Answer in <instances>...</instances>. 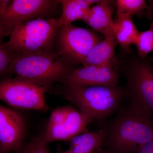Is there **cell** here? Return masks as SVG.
Wrapping results in <instances>:
<instances>
[{
    "label": "cell",
    "instance_id": "cell-24",
    "mask_svg": "<svg viewBox=\"0 0 153 153\" xmlns=\"http://www.w3.org/2000/svg\"><path fill=\"white\" fill-rule=\"evenodd\" d=\"M57 153H71L69 152V151L67 150V151H64L61 148L59 147L58 149L57 150Z\"/></svg>",
    "mask_w": 153,
    "mask_h": 153
},
{
    "label": "cell",
    "instance_id": "cell-25",
    "mask_svg": "<svg viewBox=\"0 0 153 153\" xmlns=\"http://www.w3.org/2000/svg\"><path fill=\"white\" fill-rule=\"evenodd\" d=\"M94 153H106V152H105V151L101 150V149H99L98 150L96 151V152H95Z\"/></svg>",
    "mask_w": 153,
    "mask_h": 153
},
{
    "label": "cell",
    "instance_id": "cell-11",
    "mask_svg": "<svg viewBox=\"0 0 153 153\" xmlns=\"http://www.w3.org/2000/svg\"><path fill=\"white\" fill-rule=\"evenodd\" d=\"M25 131L24 120L13 110L0 106V153L16 152L22 147Z\"/></svg>",
    "mask_w": 153,
    "mask_h": 153
},
{
    "label": "cell",
    "instance_id": "cell-21",
    "mask_svg": "<svg viewBox=\"0 0 153 153\" xmlns=\"http://www.w3.org/2000/svg\"><path fill=\"white\" fill-rule=\"evenodd\" d=\"M134 153H153V140L144 145Z\"/></svg>",
    "mask_w": 153,
    "mask_h": 153
},
{
    "label": "cell",
    "instance_id": "cell-1",
    "mask_svg": "<svg viewBox=\"0 0 153 153\" xmlns=\"http://www.w3.org/2000/svg\"><path fill=\"white\" fill-rule=\"evenodd\" d=\"M105 129L106 153H134L153 140V116L129 105Z\"/></svg>",
    "mask_w": 153,
    "mask_h": 153
},
{
    "label": "cell",
    "instance_id": "cell-23",
    "mask_svg": "<svg viewBox=\"0 0 153 153\" xmlns=\"http://www.w3.org/2000/svg\"><path fill=\"white\" fill-rule=\"evenodd\" d=\"M150 3V4L149 5V9L147 11L148 15L149 16H151L153 13V1H151Z\"/></svg>",
    "mask_w": 153,
    "mask_h": 153
},
{
    "label": "cell",
    "instance_id": "cell-7",
    "mask_svg": "<svg viewBox=\"0 0 153 153\" xmlns=\"http://www.w3.org/2000/svg\"><path fill=\"white\" fill-rule=\"evenodd\" d=\"M59 3L51 0L10 1L5 14L0 18V38L10 36L18 26L38 18L50 17Z\"/></svg>",
    "mask_w": 153,
    "mask_h": 153
},
{
    "label": "cell",
    "instance_id": "cell-4",
    "mask_svg": "<svg viewBox=\"0 0 153 153\" xmlns=\"http://www.w3.org/2000/svg\"><path fill=\"white\" fill-rule=\"evenodd\" d=\"M60 27L58 18L34 19L15 28L5 44L13 55L53 50Z\"/></svg>",
    "mask_w": 153,
    "mask_h": 153
},
{
    "label": "cell",
    "instance_id": "cell-8",
    "mask_svg": "<svg viewBox=\"0 0 153 153\" xmlns=\"http://www.w3.org/2000/svg\"><path fill=\"white\" fill-rule=\"evenodd\" d=\"M48 89L19 77H6L0 83V98L10 106L25 109L40 110L45 105Z\"/></svg>",
    "mask_w": 153,
    "mask_h": 153
},
{
    "label": "cell",
    "instance_id": "cell-10",
    "mask_svg": "<svg viewBox=\"0 0 153 153\" xmlns=\"http://www.w3.org/2000/svg\"><path fill=\"white\" fill-rule=\"evenodd\" d=\"M119 77L113 65L82 66L71 70L62 83L65 85L115 86L118 85Z\"/></svg>",
    "mask_w": 153,
    "mask_h": 153
},
{
    "label": "cell",
    "instance_id": "cell-9",
    "mask_svg": "<svg viewBox=\"0 0 153 153\" xmlns=\"http://www.w3.org/2000/svg\"><path fill=\"white\" fill-rule=\"evenodd\" d=\"M91 119L71 107L59 108L50 116L47 129L44 134L47 143L56 141H70L86 131Z\"/></svg>",
    "mask_w": 153,
    "mask_h": 153
},
{
    "label": "cell",
    "instance_id": "cell-6",
    "mask_svg": "<svg viewBox=\"0 0 153 153\" xmlns=\"http://www.w3.org/2000/svg\"><path fill=\"white\" fill-rule=\"evenodd\" d=\"M124 71L131 106L153 116V66L152 60L138 57L131 60Z\"/></svg>",
    "mask_w": 153,
    "mask_h": 153
},
{
    "label": "cell",
    "instance_id": "cell-3",
    "mask_svg": "<svg viewBox=\"0 0 153 153\" xmlns=\"http://www.w3.org/2000/svg\"><path fill=\"white\" fill-rule=\"evenodd\" d=\"M65 86L64 97L92 120H101L109 116L118 108L127 94L126 89L118 85Z\"/></svg>",
    "mask_w": 153,
    "mask_h": 153
},
{
    "label": "cell",
    "instance_id": "cell-15",
    "mask_svg": "<svg viewBox=\"0 0 153 153\" xmlns=\"http://www.w3.org/2000/svg\"><path fill=\"white\" fill-rule=\"evenodd\" d=\"M98 0H59L62 13L58 18L60 27L71 24L72 22L83 20L91 8L98 2Z\"/></svg>",
    "mask_w": 153,
    "mask_h": 153
},
{
    "label": "cell",
    "instance_id": "cell-14",
    "mask_svg": "<svg viewBox=\"0 0 153 153\" xmlns=\"http://www.w3.org/2000/svg\"><path fill=\"white\" fill-rule=\"evenodd\" d=\"M106 137L104 128L97 131H86L70 141L68 151L71 153H94L103 146Z\"/></svg>",
    "mask_w": 153,
    "mask_h": 153
},
{
    "label": "cell",
    "instance_id": "cell-18",
    "mask_svg": "<svg viewBox=\"0 0 153 153\" xmlns=\"http://www.w3.org/2000/svg\"><path fill=\"white\" fill-rule=\"evenodd\" d=\"M134 45L141 59H145L149 54L153 52V22L150 24L149 30L140 32Z\"/></svg>",
    "mask_w": 153,
    "mask_h": 153
},
{
    "label": "cell",
    "instance_id": "cell-13",
    "mask_svg": "<svg viewBox=\"0 0 153 153\" xmlns=\"http://www.w3.org/2000/svg\"><path fill=\"white\" fill-rule=\"evenodd\" d=\"M114 20V36L117 45L118 44L126 52L130 51V47L134 44L140 32L132 20V16L122 14L117 15Z\"/></svg>",
    "mask_w": 153,
    "mask_h": 153
},
{
    "label": "cell",
    "instance_id": "cell-16",
    "mask_svg": "<svg viewBox=\"0 0 153 153\" xmlns=\"http://www.w3.org/2000/svg\"><path fill=\"white\" fill-rule=\"evenodd\" d=\"M116 45L114 36L104 37L92 48L82 66L113 65Z\"/></svg>",
    "mask_w": 153,
    "mask_h": 153
},
{
    "label": "cell",
    "instance_id": "cell-5",
    "mask_svg": "<svg viewBox=\"0 0 153 153\" xmlns=\"http://www.w3.org/2000/svg\"><path fill=\"white\" fill-rule=\"evenodd\" d=\"M102 39L91 30L72 24L63 25L58 29L55 39V51L71 66L78 64L83 66L89 52Z\"/></svg>",
    "mask_w": 153,
    "mask_h": 153
},
{
    "label": "cell",
    "instance_id": "cell-17",
    "mask_svg": "<svg viewBox=\"0 0 153 153\" xmlns=\"http://www.w3.org/2000/svg\"><path fill=\"white\" fill-rule=\"evenodd\" d=\"M117 15L129 14L140 16L149 9V5L144 0H117L115 2Z\"/></svg>",
    "mask_w": 153,
    "mask_h": 153
},
{
    "label": "cell",
    "instance_id": "cell-12",
    "mask_svg": "<svg viewBox=\"0 0 153 153\" xmlns=\"http://www.w3.org/2000/svg\"><path fill=\"white\" fill-rule=\"evenodd\" d=\"M111 1L101 0L91 7L82 21L104 37L114 36Z\"/></svg>",
    "mask_w": 153,
    "mask_h": 153
},
{
    "label": "cell",
    "instance_id": "cell-2",
    "mask_svg": "<svg viewBox=\"0 0 153 153\" xmlns=\"http://www.w3.org/2000/svg\"><path fill=\"white\" fill-rule=\"evenodd\" d=\"M74 68L51 50L13 55L9 73L48 88L55 82H62Z\"/></svg>",
    "mask_w": 153,
    "mask_h": 153
},
{
    "label": "cell",
    "instance_id": "cell-22",
    "mask_svg": "<svg viewBox=\"0 0 153 153\" xmlns=\"http://www.w3.org/2000/svg\"><path fill=\"white\" fill-rule=\"evenodd\" d=\"M10 1L8 0L0 1V18H2L5 14Z\"/></svg>",
    "mask_w": 153,
    "mask_h": 153
},
{
    "label": "cell",
    "instance_id": "cell-20",
    "mask_svg": "<svg viewBox=\"0 0 153 153\" xmlns=\"http://www.w3.org/2000/svg\"><path fill=\"white\" fill-rule=\"evenodd\" d=\"M13 55L12 52L6 47L4 42L1 39L0 43V74L1 76L9 74V68L10 65Z\"/></svg>",
    "mask_w": 153,
    "mask_h": 153
},
{
    "label": "cell",
    "instance_id": "cell-19",
    "mask_svg": "<svg viewBox=\"0 0 153 153\" xmlns=\"http://www.w3.org/2000/svg\"><path fill=\"white\" fill-rule=\"evenodd\" d=\"M48 143L44 140V135L36 137L16 153H50Z\"/></svg>",
    "mask_w": 153,
    "mask_h": 153
}]
</instances>
